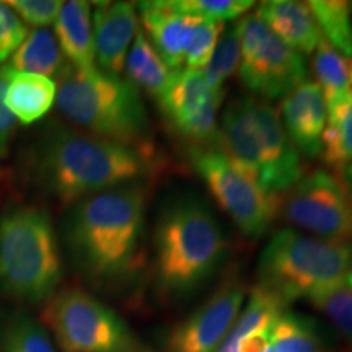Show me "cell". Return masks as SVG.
Segmentation results:
<instances>
[{
	"label": "cell",
	"instance_id": "2e32d148",
	"mask_svg": "<svg viewBox=\"0 0 352 352\" xmlns=\"http://www.w3.org/2000/svg\"><path fill=\"white\" fill-rule=\"evenodd\" d=\"M138 10L142 20V30L171 70L182 69L184 64L189 36L197 23V16L176 12L171 0L139 2Z\"/></svg>",
	"mask_w": 352,
	"mask_h": 352
},
{
	"label": "cell",
	"instance_id": "7c38bea8",
	"mask_svg": "<svg viewBox=\"0 0 352 352\" xmlns=\"http://www.w3.org/2000/svg\"><path fill=\"white\" fill-rule=\"evenodd\" d=\"M223 95L214 91L202 70L178 69L157 101L170 126L192 145L217 140V113Z\"/></svg>",
	"mask_w": 352,
	"mask_h": 352
},
{
	"label": "cell",
	"instance_id": "d6a6232c",
	"mask_svg": "<svg viewBox=\"0 0 352 352\" xmlns=\"http://www.w3.org/2000/svg\"><path fill=\"white\" fill-rule=\"evenodd\" d=\"M26 34H28V26L6 2H0V64H6L10 59Z\"/></svg>",
	"mask_w": 352,
	"mask_h": 352
},
{
	"label": "cell",
	"instance_id": "f1b7e54d",
	"mask_svg": "<svg viewBox=\"0 0 352 352\" xmlns=\"http://www.w3.org/2000/svg\"><path fill=\"white\" fill-rule=\"evenodd\" d=\"M315 308L338 328L342 336L352 341V279L310 298Z\"/></svg>",
	"mask_w": 352,
	"mask_h": 352
},
{
	"label": "cell",
	"instance_id": "52a82bcc",
	"mask_svg": "<svg viewBox=\"0 0 352 352\" xmlns=\"http://www.w3.org/2000/svg\"><path fill=\"white\" fill-rule=\"evenodd\" d=\"M63 280L59 241L50 214L16 208L0 217V287L21 302L54 296Z\"/></svg>",
	"mask_w": 352,
	"mask_h": 352
},
{
	"label": "cell",
	"instance_id": "4316f807",
	"mask_svg": "<svg viewBox=\"0 0 352 352\" xmlns=\"http://www.w3.org/2000/svg\"><path fill=\"white\" fill-rule=\"evenodd\" d=\"M2 352H56L51 336L32 316L13 315L0 334Z\"/></svg>",
	"mask_w": 352,
	"mask_h": 352
},
{
	"label": "cell",
	"instance_id": "9c48e42d",
	"mask_svg": "<svg viewBox=\"0 0 352 352\" xmlns=\"http://www.w3.org/2000/svg\"><path fill=\"white\" fill-rule=\"evenodd\" d=\"M188 153L197 175L240 232L250 239L261 236L276 215V197L264 192L220 148L191 145Z\"/></svg>",
	"mask_w": 352,
	"mask_h": 352
},
{
	"label": "cell",
	"instance_id": "e0dca14e",
	"mask_svg": "<svg viewBox=\"0 0 352 352\" xmlns=\"http://www.w3.org/2000/svg\"><path fill=\"white\" fill-rule=\"evenodd\" d=\"M277 38L297 52H314L323 34L308 3L296 0H267L254 13Z\"/></svg>",
	"mask_w": 352,
	"mask_h": 352
},
{
	"label": "cell",
	"instance_id": "83f0119b",
	"mask_svg": "<svg viewBox=\"0 0 352 352\" xmlns=\"http://www.w3.org/2000/svg\"><path fill=\"white\" fill-rule=\"evenodd\" d=\"M241 46L239 23H232L223 28L209 64L202 70L206 80L214 91L223 95V83L240 67Z\"/></svg>",
	"mask_w": 352,
	"mask_h": 352
},
{
	"label": "cell",
	"instance_id": "277c9868",
	"mask_svg": "<svg viewBox=\"0 0 352 352\" xmlns=\"http://www.w3.org/2000/svg\"><path fill=\"white\" fill-rule=\"evenodd\" d=\"M228 241L210 209L195 197L175 201L155 228V267L160 289L186 297L222 266Z\"/></svg>",
	"mask_w": 352,
	"mask_h": 352
},
{
	"label": "cell",
	"instance_id": "d4e9b609",
	"mask_svg": "<svg viewBox=\"0 0 352 352\" xmlns=\"http://www.w3.org/2000/svg\"><path fill=\"white\" fill-rule=\"evenodd\" d=\"M314 57V67L318 87L328 107L351 98L349 96V65L351 59L340 54L327 39H321Z\"/></svg>",
	"mask_w": 352,
	"mask_h": 352
},
{
	"label": "cell",
	"instance_id": "5b68a950",
	"mask_svg": "<svg viewBox=\"0 0 352 352\" xmlns=\"http://www.w3.org/2000/svg\"><path fill=\"white\" fill-rule=\"evenodd\" d=\"M220 151L267 195L287 191L303 176L300 153L279 113L256 96L232 101L220 121Z\"/></svg>",
	"mask_w": 352,
	"mask_h": 352
},
{
	"label": "cell",
	"instance_id": "4dcf8cb0",
	"mask_svg": "<svg viewBox=\"0 0 352 352\" xmlns=\"http://www.w3.org/2000/svg\"><path fill=\"white\" fill-rule=\"evenodd\" d=\"M226 23L210 20H197L189 36L186 51H184V64L186 69L204 70L209 64L212 52L215 50L220 34H222Z\"/></svg>",
	"mask_w": 352,
	"mask_h": 352
},
{
	"label": "cell",
	"instance_id": "6da1fadb",
	"mask_svg": "<svg viewBox=\"0 0 352 352\" xmlns=\"http://www.w3.org/2000/svg\"><path fill=\"white\" fill-rule=\"evenodd\" d=\"M30 175L60 204L74 206L108 189L138 184L153 171L152 153L52 124L30 152Z\"/></svg>",
	"mask_w": 352,
	"mask_h": 352
},
{
	"label": "cell",
	"instance_id": "4fadbf2b",
	"mask_svg": "<svg viewBox=\"0 0 352 352\" xmlns=\"http://www.w3.org/2000/svg\"><path fill=\"white\" fill-rule=\"evenodd\" d=\"M245 300V287L239 280H227L192 311L168 340V352H215L239 316Z\"/></svg>",
	"mask_w": 352,
	"mask_h": 352
},
{
	"label": "cell",
	"instance_id": "ba28073f",
	"mask_svg": "<svg viewBox=\"0 0 352 352\" xmlns=\"http://www.w3.org/2000/svg\"><path fill=\"white\" fill-rule=\"evenodd\" d=\"M44 323L63 352H155L116 311L82 289L54 294Z\"/></svg>",
	"mask_w": 352,
	"mask_h": 352
},
{
	"label": "cell",
	"instance_id": "f546056e",
	"mask_svg": "<svg viewBox=\"0 0 352 352\" xmlns=\"http://www.w3.org/2000/svg\"><path fill=\"white\" fill-rule=\"evenodd\" d=\"M176 12L197 16L202 20L226 21L236 20L253 7L252 0H171Z\"/></svg>",
	"mask_w": 352,
	"mask_h": 352
},
{
	"label": "cell",
	"instance_id": "e575fe53",
	"mask_svg": "<svg viewBox=\"0 0 352 352\" xmlns=\"http://www.w3.org/2000/svg\"><path fill=\"white\" fill-rule=\"evenodd\" d=\"M270 346V331H258L245 336L239 342V351L236 352H267Z\"/></svg>",
	"mask_w": 352,
	"mask_h": 352
},
{
	"label": "cell",
	"instance_id": "8d00e7d4",
	"mask_svg": "<svg viewBox=\"0 0 352 352\" xmlns=\"http://www.w3.org/2000/svg\"><path fill=\"white\" fill-rule=\"evenodd\" d=\"M349 96H352V59L349 65Z\"/></svg>",
	"mask_w": 352,
	"mask_h": 352
},
{
	"label": "cell",
	"instance_id": "ac0fdd59",
	"mask_svg": "<svg viewBox=\"0 0 352 352\" xmlns=\"http://www.w3.org/2000/svg\"><path fill=\"white\" fill-rule=\"evenodd\" d=\"M54 36L69 65L80 72L98 69L95 63L90 2H64L54 21Z\"/></svg>",
	"mask_w": 352,
	"mask_h": 352
},
{
	"label": "cell",
	"instance_id": "cb8c5ba5",
	"mask_svg": "<svg viewBox=\"0 0 352 352\" xmlns=\"http://www.w3.org/2000/svg\"><path fill=\"white\" fill-rule=\"evenodd\" d=\"M271 347L277 352H327L315 321L284 311L270 329Z\"/></svg>",
	"mask_w": 352,
	"mask_h": 352
},
{
	"label": "cell",
	"instance_id": "ab89813d",
	"mask_svg": "<svg viewBox=\"0 0 352 352\" xmlns=\"http://www.w3.org/2000/svg\"><path fill=\"white\" fill-rule=\"evenodd\" d=\"M351 100H352V96H351Z\"/></svg>",
	"mask_w": 352,
	"mask_h": 352
},
{
	"label": "cell",
	"instance_id": "74e56055",
	"mask_svg": "<svg viewBox=\"0 0 352 352\" xmlns=\"http://www.w3.org/2000/svg\"><path fill=\"white\" fill-rule=\"evenodd\" d=\"M267 352H277V351H274V349H272V347L270 346V349H267Z\"/></svg>",
	"mask_w": 352,
	"mask_h": 352
},
{
	"label": "cell",
	"instance_id": "836d02e7",
	"mask_svg": "<svg viewBox=\"0 0 352 352\" xmlns=\"http://www.w3.org/2000/svg\"><path fill=\"white\" fill-rule=\"evenodd\" d=\"M6 90L7 80L2 69H0V158H3L8 153L13 132H15L16 124H19L6 104Z\"/></svg>",
	"mask_w": 352,
	"mask_h": 352
},
{
	"label": "cell",
	"instance_id": "9a60e30c",
	"mask_svg": "<svg viewBox=\"0 0 352 352\" xmlns=\"http://www.w3.org/2000/svg\"><path fill=\"white\" fill-rule=\"evenodd\" d=\"M283 124L298 153L314 158L321 153V134L327 126V103L318 83L305 80L283 101Z\"/></svg>",
	"mask_w": 352,
	"mask_h": 352
},
{
	"label": "cell",
	"instance_id": "3957f363",
	"mask_svg": "<svg viewBox=\"0 0 352 352\" xmlns=\"http://www.w3.org/2000/svg\"><path fill=\"white\" fill-rule=\"evenodd\" d=\"M56 104L65 120L95 138L152 153V129L140 91L127 78L67 65L56 78Z\"/></svg>",
	"mask_w": 352,
	"mask_h": 352
},
{
	"label": "cell",
	"instance_id": "30bf717a",
	"mask_svg": "<svg viewBox=\"0 0 352 352\" xmlns=\"http://www.w3.org/2000/svg\"><path fill=\"white\" fill-rule=\"evenodd\" d=\"M236 23L241 46L240 78L248 90L277 100L307 80L300 52L277 38L256 15H246Z\"/></svg>",
	"mask_w": 352,
	"mask_h": 352
},
{
	"label": "cell",
	"instance_id": "d590c367",
	"mask_svg": "<svg viewBox=\"0 0 352 352\" xmlns=\"http://www.w3.org/2000/svg\"><path fill=\"white\" fill-rule=\"evenodd\" d=\"M341 175H342L341 182H342V184H344L347 195H349L351 201H352V164L347 165Z\"/></svg>",
	"mask_w": 352,
	"mask_h": 352
},
{
	"label": "cell",
	"instance_id": "1f68e13d",
	"mask_svg": "<svg viewBox=\"0 0 352 352\" xmlns=\"http://www.w3.org/2000/svg\"><path fill=\"white\" fill-rule=\"evenodd\" d=\"M7 6L26 26L47 28L54 25L64 2L60 0H7Z\"/></svg>",
	"mask_w": 352,
	"mask_h": 352
},
{
	"label": "cell",
	"instance_id": "7402d4cb",
	"mask_svg": "<svg viewBox=\"0 0 352 352\" xmlns=\"http://www.w3.org/2000/svg\"><path fill=\"white\" fill-rule=\"evenodd\" d=\"M285 303L279 297L256 285L245 308H241L230 331L223 338L215 352H236L239 342L248 334L258 331H270L274 321L285 311Z\"/></svg>",
	"mask_w": 352,
	"mask_h": 352
},
{
	"label": "cell",
	"instance_id": "ffe728a7",
	"mask_svg": "<svg viewBox=\"0 0 352 352\" xmlns=\"http://www.w3.org/2000/svg\"><path fill=\"white\" fill-rule=\"evenodd\" d=\"M67 65L54 33L47 28L28 30L26 38L6 63V67L10 70L47 78H57Z\"/></svg>",
	"mask_w": 352,
	"mask_h": 352
},
{
	"label": "cell",
	"instance_id": "8fae6325",
	"mask_svg": "<svg viewBox=\"0 0 352 352\" xmlns=\"http://www.w3.org/2000/svg\"><path fill=\"white\" fill-rule=\"evenodd\" d=\"M284 217L323 240L352 243V201L341 178L324 170L294 184L284 199Z\"/></svg>",
	"mask_w": 352,
	"mask_h": 352
},
{
	"label": "cell",
	"instance_id": "5bb4252c",
	"mask_svg": "<svg viewBox=\"0 0 352 352\" xmlns=\"http://www.w3.org/2000/svg\"><path fill=\"white\" fill-rule=\"evenodd\" d=\"M138 28V7L134 3H95L91 30H94L95 63L101 72L121 77Z\"/></svg>",
	"mask_w": 352,
	"mask_h": 352
},
{
	"label": "cell",
	"instance_id": "f35d334b",
	"mask_svg": "<svg viewBox=\"0 0 352 352\" xmlns=\"http://www.w3.org/2000/svg\"><path fill=\"white\" fill-rule=\"evenodd\" d=\"M351 10H352V7H351Z\"/></svg>",
	"mask_w": 352,
	"mask_h": 352
},
{
	"label": "cell",
	"instance_id": "7a4b0ae2",
	"mask_svg": "<svg viewBox=\"0 0 352 352\" xmlns=\"http://www.w3.org/2000/svg\"><path fill=\"white\" fill-rule=\"evenodd\" d=\"M140 184H126L76 202L64 222L70 258L87 276L121 279L138 267L145 226Z\"/></svg>",
	"mask_w": 352,
	"mask_h": 352
},
{
	"label": "cell",
	"instance_id": "484cf974",
	"mask_svg": "<svg viewBox=\"0 0 352 352\" xmlns=\"http://www.w3.org/2000/svg\"><path fill=\"white\" fill-rule=\"evenodd\" d=\"M308 7L323 38L340 54L352 57L351 3L342 0H311Z\"/></svg>",
	"mask_w": 352,
	"mask_h": 352
},
{
	"label": "cell",
	"instance_id": "d6986e66",
	"mask_svg": "<svg viewBox=\"0 0 352 352\" xmlns=\"http://www.w3.org/2000/svg\"><path fill=\"white\" fill-rule=\"evenodd\" d=\"M0 69L7 80L6 104L16 122L30 126L43 120L56 103V82L36 74L16 72L6 65Z\"/></svg>",
	"mask_w": 352,
	"mask_h": 352
},
{
	"label": "cell",
	"instance_id": "603a6c76",
	"mask_svg": "<svg viewBox=\"0 0 352 352\" xmlns=\"http://www.w3.org/2000/svg\"><path fill=\"white\" fill-rule=\"evenodd\" d=\"M328 118L321 134V158L324 165L342 173L352 164V100L346 98L327 108Z\"/></svg>",
	"mask_w": 352,
	"mask_h": 352
},
{
	"label": "cell",
	"instance_id": "8992f818",
	"mask_svg": "<svg viewBox=\"0 0 352 352\" xmlns=\"http://www.w3.org/2000/svg\"><path fill=\"white\" fill-rule=\"evenodd\" d=\"M259 285L285 305L314 298L352 279V243L302 235L292 228L277 232L258 263Z\"/></svg>",
	"mask_w": 352,
	"mask_h": 352
},
{
	"label": "cell",
	"instance_id": "44dd1931",
	"mask_svg": "<svg viewBox=\"0 0 352 352\" xmlns=\"http://www.w3.org/2000/svg\"><path fill=\"white\" fill-rule=\"evenodd\" d=\"M124 70L127 80L138 90H144L145 94L151 95L155 101L160 100L162 95L165 94L175 72L165 64V60L148 41L142 26H139L135 32Z\"/></svg>",
	"mask_w": 352,
	"mask_h": 352
}]
</instances>
